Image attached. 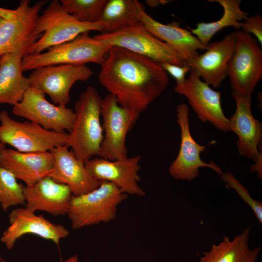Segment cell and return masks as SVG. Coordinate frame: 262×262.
Segmentation results:
<instances>
[{
  "mask_svg": "<svg viewBox=\"0 0 262 262\" xmlns=\"http://www.w3.org/2000/svg\"><path fill=\"white\" fill-rule=\"evenodd\" d=\"M98 80L120 105L140 114L168 83L161 65L124 49L111 47L100 65Z\"/></svg>",
  "mask_w": 262,
  "mask_h": 262,
  "instance_id": "obj_1",
  "label": "cell"
},
{
  "mask_svg": "<svg viewBox=\"0 0 262 262\" xmlns=\"http://www.w3.org/2000/svg\"><path fill=\"white\" fill-rule=\"evenodd\" d=\"M102 100L96 89L88 86L74 105L75 119L66 145L84 163L98 155L103 140Z\"/></svg>",
  "mask_w": 262,
  "mask_h": 262,
  "instance_id": "obj_2",
  "label": "cell"
},
{
  "mask_svg": "<svg viewBox=\"0 0 262 262\" xmlns=\"http://www.w3.org/2000/svg\"><path fill=\"white\" fill-rule=\"evenodd\" d=\"M47 1L31 5V0H22L15 9L0 7V57L11 53L28 54L41 36L36 30V22Z\"/></svg>",
  "mask_w": 262,
  "mask_h": 262,
  "instance_id": "obj_3",
  "label": "cell"
},
{
  "mask_svg": "<svg viewBox=\"0 0 262 262\" xmlns=\"http://www.w3.org/2000/svg\"><path fill=\"white\" fill-rule=\"evenodd\" d=\"M82 33L68 42L52 47L45 52L23 56V71L60 65H83L94 63L100 65L111 47Z\"/></svg>",
  "mask_w": 262,
  "mask_h": 262,
  "instance_id": "obj_4",
  "label": "cell"
},
{
  "mask_svg": "<svg viewBox=\"0 0 262 262\" xmlns=\"http://www.w3.org/2000/svg\"><path fill=\"white\" fill-rule=\"evenodd\" d=\"M128 195L112 183L100 181L96 189L82 195L73 196L67 213L74 229L107 223L116 216L118 205Z\"/></svg>",
  "mask_w": 262,
  "mask_h": 262,
  "instance_id": "obj_5",
  "label": "cell"
},
{
  "mask_svg": "<svg viewBox=\"0 0 262 262\" xmlns=\"http://www.w3.org/2000/svg\"><path fill=\"white\" fill-rule=\"evenodd\" d=\"M36 30L41 36L32 46L28 54L41 53L52 47L71 41L82 33L90 31L101 32V28L98 22L78 21L64 10L60 1L53 0L39 16Z\"/></svg>",
  "mask_w": 262,
  "mask_h": 262,
  "instance_id": "obj_6",
  "label": "cell"
},
{
  "mask_svg": "<svg viewBox=\"0 0 262 262\" xmlns=\"http://www.w3.org/2000/svg\"><path fill=\"white\" fill-rule=\"evenodd\" d=\"M236 43L228 74L232 94L251 97L262 78V50L257 39L241 30L234 32Z\"/></svg>",
  "mask_w": 262,
  "mask_h": 262,
  "instance_id": "obj_7",
  "label": "cell"
},
{
  "mask_svg": "<svg viewBox=\"0 0 262 262\" xmlns=\"http://www.w3.org/2000/svg\"><path fill=\"white\" fill-rule=\"evenodd\" d=\"M94 37L110 47L124 49L160 64L169 63L183 66L186 63L171 47L151 33L142 22Z\"/></svg>",
  "mask_w": 262,
  "mask_h": 262,
  "instance_id": "obj_8",
  "label": "cell"
},
{
  "mask_svg": "<svg viewBox=\"0 0 262 262\" xmlns=\"http://www.w3.org/2000/svg\"><path fill=\"white\" fill-rule=\"evenodd\" d=\"M101 116L104 135L98 155L110 161L128 157L126 136L140 114L121 106L115 97L109 93L102 98Z\"/></svg>",
  "mask_w": 262,
  "mask_h": 262,
  "instance_id": "obj_9",
  "label": "cell"
},
{
  "mask_svg": "<svg viewBox=\"0 0 262 262\" xmlns=\"http://www.w3.org/2000/svg\"><path fill=\"white\" fill-rule=\"evenodd\" d=\"M0 143L21 152L49 151L65 145L68 137L65 132L46 130L31 121L15 120L5 110L0 112Z\"/></svg>",
  "mask_w": 262,
  "mask_h": 262,
  "instance_id": "obj_10",
  "label": "cell"
},
{
  "mask_svg": "<svg viewBox=\"0 0 262 262\" xmlns=\"http://www.w3.org/2000/svg\"><path fill=\"white\" fill-rule=\"evenodd\" d=\"M12 113L59 133L66 130L69 132L75 119L74 111L66 105L50 103L44 93L33 87L28 89L20 102L13 106Z\"/></svg>",
  "mask_w": 262,
  "mask_h": 262,
  "instance_id": "obj_11",
  "label": "cell"
},
{
  "mask_svg": "<svg viewBox=\"0 0 262 262\" xmlns=\"http://www.w3.org/2000/svg\"><path fill=\"white\" fill-rule=\"evenodd\" d=\"M93 74L85 65H60L34 69L28 78L31 87L48 94L54 104L66 106L72 86L77 82L86 81Z\"/></svg>",
  "mask_w": 262,
  "mask_h": 262,
  "instance_id": "obj_12",
  "label": "cell"
},
{
  "mask_svg": "<svg viewBox=\"0 0 262 262\" xmlns=\"http://www.w3.org/2000/svg\"><path fill=\"white\" fill-rule=\"evenodd\" d=\"M189 115L187 105L181 103L178 105L176 116L180 130V145L177 156L169 166L170 175L176 180L191 181L199 176L201 167L210 168L220 175L223 172L217 164L201 160L200 153L204 151L206 147L198 144L193 137Z\"/></svg>",
  "mask_w": 262,
  "mask_h": 262,
  "instance_id": "obj_13",
  "label": "cell"
},
{
  "mask_svg": "<svg viewBox=\"0 0 262 262\" xmlns=\"http://www.w3.org/2000/svg\"><path fill=\"white\" fill-rule=\"evenodd\" d=\"M189 72L183 83L176 85L175 92L187 98L200 121L208 122L220 131H229V118L222 109L221 92L211 88L193 71Z\"/></svg>",
  "mask_w": 262,
  "mask_h": 262,
  "instance_id": "obj_14",
  "label": "cell"
},
{
  "mask_svg": "<svg viewBox=\"0 0 262 262\" xmlns=\"http://www.w3.org/2000/svg\"><path fill=\"white\" fill-rule=\"evenodd\" d=\"M236 104L234 114L229 119V131L238 137L237 147L240 155L262 164L261 122L251 112V97L232 94Z\"/></svg>",
  "mask_w": 262,
  "mask_h": 262,
  "instance_id": "obj_15",
  "label": "cell"
},
{
  "mask_svg": "<svg viewBox=\"0 0 262 262\" xmlns=\"http://www.w3.org/2000/svg\"><path fill=\"white\" fill-rule=\"evenodd\" d=\"M8 218L10 225L0 238L8 250L12 249L16 241L25 234H34L58 246L60 240L69 234L63 225L53 223L42 215H37L26 208L14 209Z\"/></svg>",
  "mask_w": 262,
  "mask_h": 262,
  "instance_id": "obj_16",
  "label": "cell"
},
{
  "mask_svg": "<svg viewBox=\"0 0 262 262\" xmlns=\"http://www.w3.org/2000/svg\"><path fill=\"white\" fill-rule=\"evenodd\" d=\"M140 160L139 155L115 161L99 157L86 161L84 165L96 180L112 183L127 195L143 196L145 193L139 185Z\"/></svg>",
  "mask_w": 262,
  "mask_h": 262,
  "instance_id": "obj_17",
  "label": "cell"
},
{
  "mask_svg": "<svg viewBox=\"0 0 262 262\" xmlns=\"http://www.w3.org/2000/svg\"><path fill=\"white\" fill-rule=\"evenodd\" d=\"M236 38L234 32L221 40L210 43L206 51L185 64L205 82L219 87L227 77L229 63L234 54Z\"/></svg>",
  "mask_w": 262,
  "mask_h": 262,
  "instance_id": "obj_18",
  "label": "cell"
},
{
  "mask_svg": "<svg viewBox=\"0 0 262 262\" xmlns=\"http://www.w3.org/2000/svg\"><path fill=\"white\" fill-rule=\"evenodd\" d=\"M66 145L57 147L49 151L54 158L52 170L48 175L55 181L67 185L73 196L87 193L100 184L85 168L84 163L78 159Z\"/></svg>",
  "mask_w": 262,
  "mask_h": 262,
  "instance_id": "obj_19",
  "label": "cell"
},
{
  "mask_svg": "<svg viewBox=\"0 0 262 262\" xmlns=\"http://www.w3.org/2000/svg\"><path fill=\"white\" fill-rule=\"evenodd\" d=\"M25 208L43 211L54 216L67 214L73 195L66 185L46 176L33 184L24 186Z\"/></svg>",
  "mask_w": 262,
  "mask_h": 262,
  "instance_id": "obj_20",
  "label": "cell"
},
{
  "mask_svg": "<svg viewBox=\"0 0 262 262\" xmlns=\"http://www.w3.org/2000/svg\"><path fill=\"white\" fill-rule=\"evenodd\" d=\"M54 158L50 151L21 152L0 150V165L17 179L30 186L47 176L52 169Z\"/></svg>",
  "mask_w": 262,
  "mask_h": 262,
  "instance_id": "obj_21",
  "label": "cell"
},
{
  "mask_svg": "<svg viewBox=\"0 0 262 262\" xmlns=\"http://www.w3.org/2000/svg\"><path fill=\"white\" fill-rule=\"evenodd\" d=\"M141 21L153 35L166 43L186 62H190L199 54L198 50H206L198 38L187 29L180 27L179 22L162 23L148 15L143 7L140 11Z\"/></svg>",
  "mask_w": 262,
  "mask_h": 262,
  "instance_id": "obj_22",
  "label": "cell"
},
{
  "mask_svg": "<svg viewBox=\"0 0 262 262\" xmlns=\"http://www.w3.org/2000/svg\"><path fill=\"white\" fill-rule=\"evenodd\" d=\"M23 56L16 52L0 57V104L16 105L31 87L28 78L23 75Z\"/></svg>",
  "mask_w": 262,
  "mask_h": 262,
  "instance_id": "obj_23",
  "label": "cell"
},
{
  "mask_svg": "<svg viewBox=\"0 0 262 262\" xmlns=\"http://www.w3.org/2000/svg\"><path fill=\"white\" fill-rule=\"evenodd\" d=\"M250 229L246 228L231 240L224 236L222 242L213 244L209 251L203 252L199 262H257L262 249H250Z\"/></svg>",
  "mask_w": 262,
  "mask_h": 262,
  "instance_id": "obj_24",
  "label": "cell"
},
{
  "mask_svg": "<svg viewBox=\"0 0 262 262\" xmlns=\"http://www.w3.org/2000/svg\"><path fill=\"white\" fill-rule=\"evenodd\" d=\"M143 7L136 0H107L98 22L102 33H110L141 23Z\"/></svg>",
  "mask_w": 262,
  "mask_h": 262,
  "instance_id": "obj_25",
  "label": "cell"
},
{
  "mask_svg": "<svg viewBox=\"0 0 262 262\" xmlns=\"http://www.w3.org/2000/svg\"><path fill=\"white\" fill-rule=\"evenodd\" d=\"M223 8V15L218 20L211 22H199L195 29L190 28L191 33L196 36L201 44L207 47L213 37L219 31L227 27L241 29V21L246 19L248 13L240 7L241 0H212Z\"/></svg>",
  "mask_w": 262,
  "mask_h": 262,
  "instance_id": "obj_26",
  "label": "cell"
},
{
  "mask_svg": "<svg viewBox=\"0 0 262 262\" xmlns=\"http://www.w3.org/2000/svg\"><path fill=\"white\" fill-rule=\"evenodd\" d=\"M9 171L0 165V206L4 211L16 205L25 206L24 186Z\"/></svg>",
  "mask_w": 262,
  "mask_h": 262,
  "instance_id": "obj_27",
  "label": "cell"
},
{
  "mask_svg": "<svg viewBox=\"0 0 262 262\" xmlns=\"http://www.w3.org/2000/svg\"><path fill=\"white\" fill-rule=\"evenodd\" d=\"M107 0H61L63 8L78 21L95 23L98 21Z\"/></svg>",
  "mask_w": 262,
  "mask_h": 262,
  "instance_id": "obj_28",
  "label": "cell"
},
{
  "mask_svg": "<svg viewBox=\"0 0 262 262\" xmlns=\"http://www.w3.org/2000/svg\"><path fill=\"white\" fill-rule=\"evenodd\" d=\"M222 180L229 187L234 189L240 197L252 210L259 222L262 223V203L253 199L248 190L230 172L222 173L220 175Z\"/></svg>",
  "mask_w": 262,
  "mask_h": 262,
  "instance_id": "obj_29",
  "label": "cell"
},
{
  "mask_svg": "<svg viewBox=\"0 0 262 262\" xmlns=\"http://www.w3.org/2000/svg\"><path fill=\"white\" fill-rule=\"evenodd\" d=\"M241 23V31L253 34L262 46V17L259 14L248 17Z\"/></svg>",
  "mask_w": 262,
  "mask_h": 262,
  "instance_id": "obj_30",
  "label": "cell"
},
{
  "mask_svg": "<svg viewBox=\"0 0 262 262\" xmlns=\"http://www.w3.org/2000/svg\"><path fill=\"white\" fill-rule=\"evenodd\" d=\"M161 65L167 74L169 73L176 80V84L183 83L186 79V74L190 71V68L186 64L183 66L169 63H164Z\"/></svg>",
  "mask_w": 262,
  "mask_h": 262,
  "instance_id": "obj_31",
  "label": "cell"
},
{
  "mask_svg": "<svg viewBox=\"0 0 262 262\" xmlns=\"http://www.w3.org/2000/svg\"><path fill=\"white\" fill-rule=\"evenodd\" d=\"M170 0H147L146 4L150 7H156L160 5H164L170 2Z\"/></svg>",
  "mask_w": 262,
  "mask_h": 262,
  "instance_id": "obj_32",
  "label": "cell"
},
{
  "mask_svg": "<svg viewBox=\"0 0 262 262\" xmlns=\"http://www.w3.org/2000/svg\"><path fill=\"white\" fill-rule=\"evenodd\" d=\"M60 262H78V258L77 255H74L70 257L66 260L63 261L62 259H61Z\"/></svg>",
  "mask_w": 262,
  "mask_h": 262,
  "instance_id": "obj_33",
  "label": "cell"
},
{
  "mask_svg": "<svg viewBox=\"0 0 262 262\" xmlns=\"http://www.w3.org/2000/svg\"><path fill=\"white\" fill-rule=\"evenodd\" d=\"M5 147V146L2 144L1 143H0V150Z\"/></svg>",
  "mask_w": 262,
  "mask_h": 262,
  "instance_id": "obj_34",
  "label": "cell"
},
{
  "mask_svg": "<svg viewBox=\"0 0 262 262\" xmlns=\"http://www.w3.org/2000/svg\"><path fill=\"white\" fill-rule=\"evenodd\" d=\"M0 261L1 262H6L5 261H4L2 258L0 256Z\"/></svg>",
  "mask_w": 262,
  "mask_h": 262,
  "instance_id": "obj_35",
  "label": "cell"
}]
</instances>
